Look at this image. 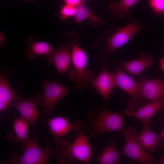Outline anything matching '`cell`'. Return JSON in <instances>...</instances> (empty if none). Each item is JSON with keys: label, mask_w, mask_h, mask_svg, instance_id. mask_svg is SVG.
<instances>
[{"label": "cell", "mask_w": 164, "mask_h": 164, "mask_svg": "<svg viewBox=\"0 0 164 164\" xmlns=\"http://www.w3.org/2000/svg\"><path fill=\"white\" fill-rule=\"evenodd\" d=\"M6 42V37L4 33L2 32L0 33V46L1 47H3Z\"/></svg>", "instance_id": "obj_26"}, {"label": "cell", "mask_w": 164, "mask_h": 164, "mask_svg": "<svg viewBox=\"0 0 164 164\" xmlns=\"http://www.w3.org/2000/svg\"><path fill=\"white\" fill-rule=\"evenodd\" d=\"M115 142L110 140L102 153L94 158L100 164H117L120 162L121 153L116 148Z\"/></svg>", "instance_id": "obj_19"}, {"label": "cell", "mask_w": 164, "mask_h": 164, "mask_svg": "<svg viewBox=\"0 0 164 164\" xmlns=\"http://www.w3.org/2000/svg\"><path fill=\"white\" fill-rule=\"evenodd\" d=\"M164 107V98L150 102L134 110L126 109L124 113L126 116L135 118L144 124L151 125L152 118Z\"/></svg>", "instance_id": "obj_11"}, {"label": "cell", "mask_w": 164, "mask_h": 164, "mask_svg": "<svg viewBox=\"0 0 164 164\" xmlns=\"http://www.w3.org/2000/svg\"><path fill=\"white\" fill-rule=\"evenodd\" d=\"M76 12V6L65 3L62 6L59 13V16L62 19L65 20L74 17Z\"/></svg>", "instance_id": "obj_23"}, {"label": "cell", "mask_w": 164, "mask_h": 164, "mask_svg": "<svg viewBox=\"0 0 164 164\" xmlns=\"http://www.w3.org/2000/svg\"><path fill=\"white\" fill-rule=\"evenodd\" d=\"M65 3L68 4L75 6H77L82 0H62Z\"/></svg>", "instance_id": "obj_25"}, {"label": "cell", "mask_w": 164, "mask_h": 164, "mask_svg": "<svg viewBox=\"0 0 164 164\" xmlns=\"http://www.w3.org/2000/svg\"><path fill=\"white\" fill-rule=\"evenodd\" d=\"M141 0H120L119 2H114L110 5L111 13L119 18H121L134 4Z\"/></svg>", "instance_id": "obj_22"}, {"label": "cell", "mask_w": 164, "mask_h": 164, "mask_svg": "<svg viewBox=\"0 0 164 164\" xmlns=\"http://www.w3.org/2000/svg\"><path fill=\"white\" fill-rule=\"evenodd\" d=\"M141 28L138 24L131 23L119 29L107 41L106 45V51L109 53H112L126 44Z\"/></svg>", "instance_id": "obj_10"}, {"label": "cell", "mask_w": 164, "mask_h": 164, "mask_svg": "<svg viewBox=\"0 0 164 164\" xmlns=\"http://www.w3.org/2000/svg\"><path fill=\"white\" fill-rule=\"evenodd\" d=\"M46 122L50 133L54 136L53 141L62 139L63 137L72 131L77 132L82 131L81 121L71 123L63 116L53 117Z\"/></svg>", "instance_id": "obj_9"}, {"label": "cell", "mask_w": 164, "mask_h": 164, "mask_svg": "<svg viewBox=\"0 0 164 164\" xmlns=\"http://www.w3.org/2000/svg\"><path fill=\"white\" fill-rule=\"evenodd\" d=\"M87 116L81 122V129L89 132L88 138L107 132H123L124 129L126 120L121 112H114L98 106L89 111Z\"/></svg>", "instance_id": "obj_1"}, {"label": "cell", "mask_w": 164, "mask_h": 164, "mask_svg": "<svg viewBox=\"0 0 164 164\" xmlns=\"http://www.w3.org/2000/svg\"><path fill=\"white\" fill-rule=\"evenodd\" d=\"M14 133L10 132L6 138L12 142H21V149L24 150L30 140L29 138V127L28 121L21 116L15 118L13 122Z\"/></svg>", "instance_id": "obj_15"}, {"label": "cell", "mask_w": 164, "mask_h": 164, "mask_svg": "<svg viewBox=\"0 0 164 164\" xmlns=\"http://www.w3.org/2000/svg\"><path fill=\"white\" fill-rule=\"evenodd\" d=\"M160 137L161 140L164 141V127L161 133Z\"/></svg>", "instance_id": "obj_28"}, {"label": "cell", "mask_w": 164, "mask_h": 164, "mask_svg": "<svg viewBox=\"0 0 164 164\" xmlns=\"http://www.w3.org/2000/svg\"><path fill=\"white\" fill-rule=\"evenodd\" d=\"M150 125L144 124L142 130L136 135V139L142 147L149 152H153L160 146V137L151 131Z\"/></svg>", "instance_id": "obj_17"}, {"label": "cell", "mask_w": 164, "mask_h": 164, "mask_svg": "<svg viewBox=\"0 0 164 164\" xmlns=\"http://www.w3.org/2000/svg\"><path fill=\"white\" fill-rule=\"evenodd\" d=\"M53 50L51 46L43 41L33 42L30 46L26 48L25 54L29 59L37 58L40 55L47 54Z\"/></svg>", "instance_id": "obj_20"}, {"label": "cell", "mask_w": 164, "mask_h": 164, "mask_svg": "<svg viewBox=\"0 0 164 164\" xmlns=\"http://www.w3.org/2000/svg\"><path fill=\"white\" fill-rule=\"evenodd\" d=\"M138 84L142 99L150 102L164 98V81L161 78L143 79Z\"/></svg>", "instance_id": "obj_12"}, {"label": "cell", "mask_w": 164, "mask_h": 164, "mask_svg": "<svg viewBox=\"0 0 164 164\" xmlns=\"http://www.w3.org/2000/svg\"><path fill=\"white\" fill-rule=\"evenodd\" d=\"M153 59V56L146 55L143 52H141L137 59L124 62L117 63L116 64L129 74L137 75L141 73L146 68L149 69Z\"/></svg>", "instance_id": "obj_16"}, {"label": "cell", "mask_w": 164, "mask_h": 164, "mask_svg": "<svg viewBox=\"0 0 164 164\" xmlns=\"http://www.w3.org/2000/svg\"><path fill=\"white\" fill-rule=\"evenodd\" d=\"M159 163L161 164H164V155L160 159Z\"/></svg>", "instance_id": "obj_29"}, {"label": "cell", "mask_w": 164, "mask_h": 164, "mask_svg": "<svg viewBox=\"0 0 164 164\" xmlns=\"http://www.w3.org/2000/svg\"><path fill=\"white\" fill-rule=\"evenodd\" d=\"M149 5L156 14H164V0H149Z\"/></svg>", "instance_id": "obj_24"}, {"label": "cell", "mask_w": 164, "mask_h": 164, "mask_svg": "<svg viewBox=\"0 0 164 164\" xmlns=\"http://www.w3.org/2000/svg\"><path fill=\"white\" fill-rule=\"evenodd\" d=\"M74 17L76 23L77 25L84 20L87 19L95 22L107 24L94 15L89 9L85 2V0H82L76 6V12Z\"/></svg>", "instance_id": "obj_21"}, {"label": "cell", "mask_w": 164, "mask_h": 164, "mask_svg": "<svg viewBox=\"0 0 164 164\" xmlns=\"http://www.w3.org/2000/svg\"><path fill=\"white\" fill-rule=\"evenodd\" d=\"M93 85L107 103L112 90L117 87L114 73L103 70L95 78Z\"/></svg>", "instance_id": "obj_14"}, {"label": "cell", "mask_w": 164, "mask_h": 164, "mask_svg": "<svg viewBox=\"0 0 164 164\" xmlns=\"http://www.w3.org/2000/svg\"><path fill=\"white\" fill-rule=\"evenodd\" d=\"M42 94L40 93L26 100L21 98L15 100L12 102L9 107V109L12 107L18 110L21 116L29 123L34 133L36 132V123L40 118L37 107L42 104Z\"/></svg>", "instance_id": "obj_7"}, {"label": "cell", "mask_w": 164, "mask_h": 164, "mask_svg": "<svg viewBox=\"0 0 164 164\" xmlns=\"http://www.w3.org/2000/svg\"><path fill=\"white\" fill-rule=\"evenodd\" d=\"M6 73L0 75V112L9 110V104L13 101L22 98L12 88L6 80Z\"/></svg>", "instance_id": "obj_18"}, {"label": "cell", "mask_w": 164, "mask_h": 164, "mask_svg": "<svg viewBox=\"0 0 164 164\" xmlns=\"http://www.w3.org/2000/svg\"><path fill=\"white\" fill-rule=\"evenodd\" d=\"M43 86L44 91L42 94L43 113L47 116L54 112L56 103L68 94L70 87L57 82L45 80Z\"/></svg>", "instance_id": "obj_6"}, {"label": "cell", "mask_w": 164, "mask_h": 164, "mask_svg": "<svg viewBox=\"0 0 164 164\" xmlns=\"http://www.w3.org/2000/svg\"><path fill=\"white\" fill-rule=\"evenodd\" d=\"M29 2H32L35 1L36 0H26Z\"/></svg>", "instance_id": "obj_30"}, {"label": "cell", "mask_w": 164, "mask_h": 164, "mask_svg": "<svg viewBox=\"0 0 164 164\" xmlns=\"http://www.w3.org/2000/svg\"><path fill=\"white\" fill-rule=\"evenodd\" d=\"M160 63L162 70L164 71V58H162L160 60Z\"/></svg>", "instance_id": "obj_27"}, {"label": "cell", "mask_w": 164, "mask_h": 164, "mask_svg": "<svg viewBox=\"0 0 164 164\" xmlns=\"http://www.w3.org/2000/svg\"><path fill=\"white\" fill-rule=\"evenodd\" d=\"M114 73L117 87L127 93L132 101L142 99L138 83L127 74L121 67L119 66L117 68Z\"/></svg>", "instance_id": "obj_13"}, {"label": "cell", "mask_w": 164, "mask_h": 164, "mask_svg": "<svg viewBox=\"0 0 164 164\" xmlns=\"http://www.w3.org/2000/svg\"><path fill=\"white\" fill-rule=\"evenodd\" d=\"M55 144L53 156L58 163L71 164L77 160L87 164L92 156V148L84 131H81L71 144L62 139L53 141Z\"/></svg>", "instance_id": "obj_2"}, {"label": "cell", "mask_w": 164, "mask_h": 164, "mask_svg": "<svg viewBox=\"0 0 164 164\" xmlns=\"http://www.w3.org/2000/svg\"><path fill=\"white\" fill-rule=\"evenodd\" d=\"M138 132L136 129L130 127L123 131L125 145L122 153L142 164H153L158 162L156 159L145 151L136 139Z\"/></svg>", "instance_id": "obj_5"}, {"label": "cell", "mask_w": 164, "mask_h": 164, "mask_svg": "<svg viewBox=\"0 0 164 164\" xmlns=\"http://www.w3.org/2000/svg\"><path fill=\"white\" fill-rule=\"evenodd\" d=\"M21 155L13 153L11 157L12 164H46L49 159L53 156V149L49 140L47 141L45 148L42 150L38 144V136L34 133L32 139H30Z\"/></svg>", "instance_id": "obj_4"}, {"label": "cell", "mask_w": 164, "mask_h": 164, "mask_svg": "<svg viewBox=\"0 0 164 164\" xmlns=\"http://www.w3.org/2000/svg\"><path fill=\"white\" fill-rule=\"evenodd\" d=\"M71 56L73 66L68 73L70 80L78 89H84L87 86L93 85L95 77L93 72L87 68V54L76 42L72 46Z\"/></svg>", "instance_id": "obj_3"}, {"label": "cell", "mask_w": 164, "mask_h": 164, "mask_svg": "<svg viewBox=\"0 0 164 164\" xmlns=\"http://www.w3.org/2000/svg\"><path fill=\"white\" fill-rule=\"evenodd\" d=\"M74 43L73 40L69 41L64 46L53 50L46 55L47 62L56 67L59 74H63L70 64L71 61L70 49Z\"/></svg>", "instance_id": "obj_8"}]
</instances>
